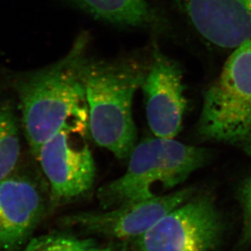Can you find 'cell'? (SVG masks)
Listing matches in <instances>:
<instances>
[{
  "instance_id": "obj_7",
  "label": "cell",
  "mask_w": 251,
  "mask_h": 251,
  "mask_svg": "<svg viewBox=\"0 0 251 251\" xmlns=\"http://www.w3.org/2000/svg\"><path fill=\"white\" fill-rule=\"evenodd\" d=\"M191 188L168 195L130 201L105 211H85L64 216L67 227L114 239H136L178 206L192 198Z\"/></svg>"
},
{
  "instance_id": "obj_10",
  "label": "cell",
  "mask_w": 251,
  "mask_h": 251,
  "mask_svg": "<svg viewBox=\"0 0 251 251\" xmlns=\"http://www.w3.org/2000/svg\"><path fill=\"white\" fill-rule=\"evenodd\" d=\"M44 203L29 179L11 175L0 180V249L22 248L42 219Z\"/></svg>"
},
{
  "instance_id": "obj_9",
  "label": "cell",
  "mask_w": 251,
  "mask_h": 251,
  "mask_svg": "<svg viewBox=\"0 0 251 251\" xmlns=\"http://www.w3.org/2000/svg\"><path fill=\"white\" fill-rule=\"evenodd\" d=\"M178 9L206 43L234 49L251 41V0H176Z\"/></svg>"
},
{
  "instance_id": "obj_14",
  "label": "cell",
  "mask_w": 251,
  "mask_h": 251,
  "mask_svg": "<svg viewBox=\"0 0 251 251\" xmlns=\"http://www.w3.org/2000/svg\"><path fill=\"white\" fill-rule=\"evenodd\" d=\"M241 200L244 211V239H251V176L241 189Z\"/></svg>"
},
{
  "instance_id": "obj_4",
  "label": "cell",
  "mask_w": 251,
  "mask_h": 251,
  "mask_svg": "<svg viewBox=\"0 0 251 251\" xmlns=\"http://www.w3.org/2000/svg\"><path fill=\"white\" fill-rule=\"evenodd\" d=\"M198 128L204 138L251 155V41L234 48L206 90Z\"/></svg>"
},
{
  "instance_id": "obj_3",
  "label": "cell",
  "mask_w": 251,
  "mask_h": 251,
  "mask_svg": "<svg viewBox=\"0 0 251 251\" xmlns=\"http://www.w3.org/2000/svg\"><path fill=\"white\" fill-rule=\"evenodd\" d=\"M207 151L174 138L151 137L137 143L123 175L100 188L98 199L104 210L151 199L170 190L206 164Z\"/></svg>"
},
{
  "instance_id": "obj_13",
  "label": "cell",
  "mask_w": 251,
  "mask_h": 251,
  "mask_svg": "<svg viewBox=\"0 0 251 251\" xmlns=\"http://www.w3.org/2000/svg\"><path fill=\"white\" fill-rule=\"evenodd\" d=\"M25 251H126L115 246H102L92 240L81 239L71 235H43L30 240Z\"/></svg>"
},
{
  "instance_id": "obj_11",
  "label": "cell",
  "mask_w": 251,
  "mask_h": 251,
  "mask_svg": "<svg viewBox=\"0 0 251 251\" xmlns=\"http://www.w3.org/2000/svg\"><path fill=\"white\" fill-rule=\"evenodd\" d=\"M94 17L126 26L147 27L154 21L147 0H74Z\"/></svg>"
},
{
  "instance_id": "obj_2",
  "label": "cell",
  "mask_w": 251,
  "mask_h": 251,
  "mask_svg": "<svg viewBox=\"0 0 251 251\" xmlns=\"http://www.w3.org/2000/svg\"><path fill=\"white\" fill-rule=\"evenodd\" d=\"M147 74L142 64L130 59H86L84 64L88 128L95 143L117 159H128L137 145L133 96L143 85Z\"/></svg>"
},
{
  "instance_id": "obj_8",
  "label": "cell",
  "mask_w": 251,
  "mask_h": 251,
  "mask_svg": "<svg viewBox=\"0 0 251 251\" xmlns=\"http://www.w3.org/2000/svg\"><path fill=\"white\" fill-rule=\"evenodd\" d=\"M142 88L147 122L153 135L175 138L181 130L187 107L180 67L158 48L154 49Z\"/></svg>"
},
{
  "instance_id": "obj_6",
  "label": "cell",
  "mask_w": 251,
  "mask_h": 251,
  "mask_svg": "<svg viewBox=\"0 0 251 251\" xmlns=\"http://www.w3.org/2000/svg\"><path fill=\"white\" fill-rule=\"evenodd\" d=\"M88 128H64L41 147L38 159L53 201L65 203L85 195L95 182V160L85 140Z\"/></svg>"
},
{
  "instance_id": "obj_5",
  "label": "cell",
  "mask_w": 251,
  "mask_h": 251,
  "mask_svg": "<svg viewBox=\"0 0 251 251\" xmlns=\"http://www.w3.org/2000/svg\"><path fill=\"white\" fill-rule=\"evenodd\" d=\"M223 230L212 199L191 198L136 238V251H212Z\"/></svg>"
},
{
  "instance_id": "obj_12",
  "label": "cell",
  "mask_w": 251,
  "mask_h": 251,
  "mask_svg": "<svg viewBox=\"0 0 251 251\" xmlns=\"http://www.w3.org/2000/svg\"><path fill=\"white\" fill-rule=\"evenodd\" d=\"M21 156L19 127L14 107L0 98V180L12 175Z\"/></svg>"
},
{
  "instance_id": "obj_1",
  "label": "cell",
  "mask_w": 251,
  "mask_h": 251,
  "mask_svg": "<svg viewBox=\"0 0 251 251\" xmlns=\"http://www.w3.org/2000/svg\"><path fill=\"white\" fill-rule=\"evenodd\" d=\"M86 45L87 37L81 36L59 61L15 80L23 130L33 156L59 131L88 128L83 80Z\"/></svg>"
}]
</instances>
